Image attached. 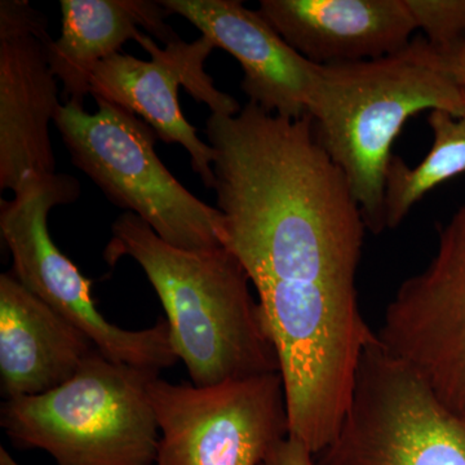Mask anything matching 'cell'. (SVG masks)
<instances>
[{
  "label": "cell",
  "mask_w": 465,
  "mask_h": 465,
  "mask_svg": "<svg viewBox=\"0 0 465 465\" xmlns=\"http://www.w3.org/2000/svg\"><path fill=\"white\" fill-rule=\"evenodd\" d=\"M104 256L112 265L128 256L142 266L166 312L174 354L195 387L280 372L249 275L226 247L171 246L125 213L113 224Z\"/></svg>",
  "instance_id": "cell-1"
},
{
  "label": "cell",
  "mask_w": 465,
  "mask_h": 465,
  "mask_svg": "<svg viewBox=\"0 0 465 465\" xmlns=\"http://www.w3.org/2000/svg\"><path fill=\"white\" fill-rule=\"evenodd\" d=\"M424 110L463 115L464 87L410 45L379 60L320 65L308 114L318 142L347 177L372 234L387 229L391 145L403 124Z\"/></svg>",
  "instance_id": "cell-2"
},
{
  "label": "cell",
  "mask_w": 465,
  "mask_h": 465,
  "mask_svg": "<svg viewBox=\"0 0 465 465\" xmlns=\"http://www.w3.org/2000/svg\"><path fill=\"white\" fill-rule=\"evenodd\" d=\"M155 376L94 349L56 390L5 400L0 424L15 445L45 450L57 465H153L159 428L149 385Z\"/></svg>",
  "instance_id": "cell-3"
},
{
  "label": "cell",
  "mask_w": 465,
  "mask_h": 465,
  "mask_svg": "<svg viewBox=\"0 0 465 465\" xmlns=\"http://www.w3.org/2000/svg\"><path fill=\"white\" fill-rule=\"evenodd\" d=\"M97 112L61 104L54 124L72 163L113 204L143 220L159 238L188 251L224 246V217L198 200L155 153L158 134L146 122L109 101Z\"/></svg>",
  "instance_id": "cell-4"
},
{
  "label": "cell",
  "mask_w": 465,
  "mask_h": 465,
  "mask_svg": "<svg viewBox=\"0 0 465 465\" xmlns=\"http://www.w3.org/2000/svg\"><path fill=\"white\" fill-rule=\"evenodd\" d=\"M81 186L65 173L24 180L12 201H2L0 232L12 256L11 273L30 292L81 330L104 356L161 371L177 362L167 320L131 331L112 324L92 298V282L52 241V208L78 200Z\"/></svg>",
  "instance_id": "cell-5"
},
{
  "label": "cell",
  "mask_w": 465,
  "mask_h": 465,
  "mask_svg": "<svg viewBox=\"0 0 465 465\" xmlns=\"http://www.w3.org/2000/svg\"><path fill=\"white\" fill-rule=\"evenodd\" d=\"M314 458L316 465H465V421L376 333L339 432Z\"/></svg>",
  "instance_id": "cell-6"
},
{
  "label": "cell",
  "mask_w": 465,
  "mask_h": 465,
  "mask_svg": "<svg viewBox=\"0 0 465 465\" xmlns=\"http://www.w3.org/2000/svg\"><path fill=\"white\" fill-rule=\"evenodd\" d=\"M149 397L161 432L153 465H262L290 434L281 372L210 387L155 376Z\"/></svg>",
  "instance_id": "cell-7"
},
{
  "label": "cell",
  "mask_w": 465,
  "mask_h": 465,
  "mask_svg": "<svg viewBox=\"0 0 465 465\" xmlns=\"http://www.w3.org/2000/svg\"><path fill=\"white\" fill-rule=\"evenodd\" d=\"M378 339L465 421V203L440 232L430 265L401 284Z\"/></svg>",
  "instance_id": "cell-8"
},
{
  "label": "cell",
  "mask_w": 465,
  "mask_h": 465,
  "mask_svg": "<svg viewBox=\"0 0 465 465\" xmlns=\"http://www.w3.org/2000/svg\"><path fill=\"white\" fill-rule=\"evenodd\" d=\"M136 42L152 60H140L121 52L106 58L92 76V96L140 116L162 142L183 145L191 157L193 171L200 174L206 188L213 189L215 150L202 142L197 128L183 116L179 88L183 85L195 100L206 104L213 114L235 115L241 112L240 103L217 90L213 78L204 72V61L215 45L203 35L194 43L180 41L166 45L164 50L143 33Z\"/></svg>",
  "instance_id": "cell-9"
},
{
  "label": "cell",
  "mask_w": 465,
  "mask_h": 465,
  "mask_svg": "<svg viewBox=\"0 0 465 465\" xmlns=\"http://www.w3.org/2000/svg\"><path fill=\"white\" fill-rule=\"evenodd\" d=\"M47 18L26 0L0 2V189L56 173L50 124L61 104Z\"/></svg>",
  "instance_id": "cell-10"
},
{
  "label": "cell",
  "mask_w": 465,
  "mask_h": 465,
  "mask_svg": "<svg viewBox=\"0 0 465 465\" xmlns=\"http://www.w3.org/2000/svg\"><path fill=\"white\" fill-rule=\"evenodd\" d=\"M161 5L241 64V87L250 103L283 118L308 114L320 65L290 47L259 11L238 0H161Z\"/></svg>",
  "instance_id": "cell-11"
},
{
  "label": "cell",
  "mask_w": 465,
  "mask_h": 465,
  "mask_svg": "<svg viewBox=\"0 0 465 465\" xmlns=\"http://www.w3.org/2000/svg\"><path fill=\"white\" fill-rule=\"evenodd\" d=\"M258 11L317 65L394 56L418 29L407 0H262Z\"/></svg>",
  "instance_id": "cell-12"
},
{
  "label": "cell",
  "mask_w": 465,
  "mask_h": 465,
  "mask_svg": "<svg viewBox=\"0 0 465 465\" xmlns=\"http://www.w3.org/2000/svg\"><path fill=\"white\" fill-rule=\"evenodd\" d=\"M94 349L87 335L11 272L0 275V385L5 400L56 390L74 378Z\"/></svg>",
  "instance_id": "cell-13"
},
{
  "label": "cell",
  "mask_w": 465,
  "mask_h": 465,
  "mask_svg": "<svg viewBox=\"0 0 465 465\" xmlns=\"http://www.w3.org/2000/svg\"><path fill=\"white\" fill-rule=\"evenodd\" d=\"M63 33L48 45L52 72L63 84L65 104L84 108L94 70L119 54L125 42L148 30L164 45L182 41L164 23L170 15L161 2L149 0H61Z\"/></svg>",
  "instance_id": "cell-14"
},
{
  "label": "cell",
  "mask_w": 465,
  "mask_h": 465,
  "mask_svg": "<svg viewBox=\"0 0 465 465\" xmlns=\"http://www.w3.org/2000/svg\"><path fill=\"white\" fill-rule=\"evenodd\" d=\"M428 124L433 131V145L427 157L418 166L409 167L403 159L393 155L388 167L387 229L397 228L428 192L465 173V113L455 116L443 110H432Z\"/></svg>",
  "instance_id": "cell-15"
},
{
  "label": "cell",
  "mask_w": 465,
  "mask_h": 465,
  "mask_svg": "<svg viewBox=\"0 0 465 465\" xmlns=\"http://www.w3.org/2000/svg\"><path fill=\"white\" fill-rule=\"evenodd\" d=\"M262 465H316V458L304 443L289 436L275 446Z\"/></svg>",
  "instance_id": "cell-16"
},
{
  "label": "cell",
  "mask_w": 465,
  "mask_h": 465,
  "mask_svg": "<svg viewBox=\"0 0 465 465\" xmlns=\"http://www.w3.org/2000/svg\"><path fill=\"white\" fill-rule=\"evenodd\" d=\"M411 50L419 56L425 58L440 69L446 70L459 84L465 87V54H454V56H440L430 50L425 38L412 39L410 43Z\"/></svg>",
  "instance_id": "cell-17"
},
{
  "label": "cell",
  "mask_w": 465,
  "mask_h": 465,
  "mask_svg": "<svg viewBox=\"0 0 465 465\" xmlns=\"http://www.w3.org/2000/svg\"><path fill=\"white\" fill-rule=\"evenodd\" d=\"M430 50H432V48H430ZM433 52H436V51H433ZM436 54H440V56H454V54H465V34L463 35V38L460 39V42H459L458 45H455L454 48H452V50H450L449 52H443V54H440V52H436Z\"/></svg>",
  "instance_id": "cell-18"
},
{
  "label": "cell",
  "mask_w": 465,
  "mask_h": 465,
  "mask_svg": "<svg viewBox=\"0 0 465 465\" xmlns=\"http://www.w3.org/2000/svg\"><path fill=\"white\" fill-rule=\"evenodd\" d=\"M0 465H20L5 451V448H0Z\"/></svg>",
  "instance_id": "cell-19"
}]
</instances>
